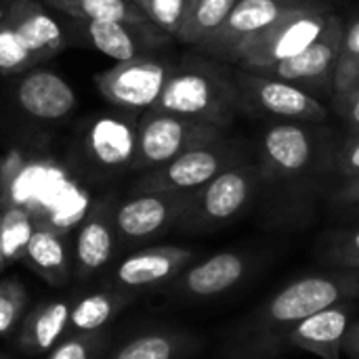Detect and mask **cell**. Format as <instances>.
<instances>
[{
    "label": "cell",
    "mask_w": 359,
    "mask_h": 359,
    "mask_svg": "<svg viewBox=\"0 0 359 359\" xmlns=\"http://www.w3.org/2000/svg\"><path fill=\"white\" fill-rule=\"evenodd\" d=\"M343 32L345 25L343 21L332 15L328 21L326 32L303 53L280 61L271 63L259 69H252L255 74H263L269 78H280L286 82H292L301 88H330L332 90V76L337 61L343 50Z\"/></svg>",
    "instance_id": "2e32d148"
},
{
    "label": "cell",
    "mask_w": 359,
    "mask_h": 359,
    "mask_svg": "<svg viewBox=\"0 0 359 359\" xmlns=\"http://www.w3.org/2000/svg\"><path fill=\"white\" fill-rule=\"evenodd\" d=\"M69 34L74 36L72 42L86 44L111 59L130 61L137 57H149L156 50L170 44L172 36L147 23H118V21H84V19H69L67 25Z\"/></svg>",
    "instance_id": "7c38bea8"
},
{
    "label": "cell",
    "mask_w": 359,
    "mask_h": 359,
    "mask_svg": "<svg viewBox=\"0 0 359 359\" xmlns=\"http://www.w3.org/2000/svg\"><path fill=\"white\" fill-rule=\"evenodd\" d=\"M330 17L332 13L324 2H309L242 44L233 57V65L252 72L271 63L286 61L309 48L326 32Z\"/></svg>",
    "instance_id": "52a82bcc"
},
{
    "label": "cell",
    "mask_w": 359,
    "mask_h": 359,
    "mask_svg": "<svg viewBox=\"0 0 359 359\" xmlns=\"http://www.w3.org/2000/svg\"><path fill=\"white\" fill-rule=\"evenodd\" d=\"M172 69L175 65L166 59L154 55L137 57L118 61L114 67L97 74L95 84L111 105L124 111L143 114L158 103Z\"/></svg>",
    "instance_id": "30bf717a"
},
{
    "label": "cell",
    "mask_w": 359,
    "mask_h": 359,
    "mask_svg": "<svg viewBox=\"0 0 359 359\" xmlns=\"http://www.w3.org/2000/svg\"><path fill=\"white\" fill-rule=\"evenodd\" d=\"M38 61L19 38V34L4 21L0 23V76H17L34 69Z\"/></svg>",
    "instance_id": "f1b7e54d"
},
{
    "label": "cell",
    "mask_w": 359,
    "mask_h": 359,
    "mask_svg": "<svg viewBox=\"0 0 359 359\" xmlns=\"http://www.w3.org/2000/svg\"><path fill=\"white\" fill-rule=\"evenodd\" d=\"M343 353L347 359H359V320H355L345 337L343 343Z\"/></svg>",
    "instance_id": "74e56055"
},
{
    "label": "cell",
    "mask_w": 359,
    "mask_h": 359,
    "mask_svg": "<svg viewBox=\"0 0 359 359\" xmlns=\"http://www.w3.org/2000/svg\"><path fill=\"white\" fill-rule=\"evenodd\" d=\"M341 55L347 57H359V17L353 19L349 25H345L343 32V50Z\"/></svg>",
    "instance_id": "8d00e7d4"
},
{
    "label": "cell",
    "mask_w": 359,
    "mask_h": 359,
    "mask_svg": "<svg viewBox=\"0 0 359 359\" xmlns=\"http://www.w3.org/2000/svg\"><path fill=\"white\" fill-rule=\"evenodd\" d=\"M27 305L25 288L15 280L0 282V337L11 334Z\"/></svg>",
    "instance_id": "1f68e13d"
},
{
    "label": "cell",
    "mask_w": 359,
    "mask_h": 359,
    "mask_svg": "<svg viewBox=\"0 0 359 359\" xmlns=\"http://www.w3.org/2000/svg\"><path fill=\"white\" fill-rule=\"evenodd\" d=\"M198 252L183 246H145L124 257L109 276L111 290L126 294H141L149 290H164L191 263Z\"/></svg>",
    "instance_id": "4fadbf2b"
},
{
    "label": "cell",
    "mask_w": 359,
    "mask_h": 359,
    "mask_svg": "<svg viewBox=\"0 0 359 359\" xmlns=\"http://www.w3.org/2000/svg\"><path fill=\"white\" fill-rule=\"evenodd\" d=\"M139 116L135 111H120L101 114L90 120L82 137V151L95 170L105 175L130 170L137 154Z\"/></svg>",
    "instance_id": "5bb4252c"
},
{
    "label": "cell",
    "mask_w": 359,
    "mask_h": 359,
    "mask_svg": "<svg viewBox=\"0 0 359 359\" xmlns=\"http://www.w3.org/2000/svg\"><path fill=\"white\" fill-rule=\"evenodd\" d=\"M261 187L257 158H248L194 194L191 206L179 229L185 233H215L238 221L255 202Z\"/></svg>",
    "instance_id": "277c9868"
},
{
    "label": "cell",
    "mask_w": 359,
    "mask_h": 359,
    "mask_svg": "<svg viewBox=\"0 0 359 359\" xmlns=\"http://www.w3.org/2000/svg\"><path fill=\"white\" fill-rule=\"evenodd\" d=\"M74 303L69 301H50L38 305L23 322L19 332V347L29 353L38 355L50 351L59 341L69 334V313Z\"/></svg>",
    "instance_id": "44dd1931"
},
{
    "label": "cell",
    "mask_w": 359,
    "mask_h": 359,
    "mask_svg": "<svg viewBox=\"0 0 359 359\" xmlns=\"http://www.w3.org/2000/svg\"><path fill=\"white\" fill-rule=\"evenodd\" d=\"M8 6H11V0H0V23H4V21H6Z\"/></svg>",
    "instance_id": "f35d334b"
},
{
    "label": "cell",
    "mask_w": 359,
    "mask_h": 359,
    "mask_svg": "<svg viewBox=\"0 0 359 359\" xmlns=\"http://www.w3.org/2000/svg\"><path fill=\"white\" fill-rule=\"evenodd\" d=\"M238 0H187L185 17L177 40L198 48L227 19Z\"/></svg>",
    "instance_id": "484cf974"
},
{
    "label": "cell",
    "mask_w": 359,
    "mask_h": 359,
    "mask_svg": "<svg viewBox=\"0 0 359 359\" xmlns=\"http://www.w3.org/2000/svg\"><path fill=\"white\" fill-rule=\"evenodd\" d=\"M107 345L109 339L103 332L67 334L50 349L46 359H101Z\"/></svg>",
    "instance_id": "f546056e"
},
{
    "label": "cell",
    "mask_w": 359,
    "mask_h": 359,
    "mask_svg": "<svg viewBox=\"0 0 359 359\" xmlns=\"http://www.w3.org/2000/svg\"><path fill=\"white\" fill-rule=\"evenodd\" d=\"M359 90V57L341 55L332 76V95Z\"/></svg>",
    "instance_id": "836d02e7"
},
{
    "label": "cell",
    "mask_w": 359,
    "mask_h": 359,
    "mask_svg": "<svg viewBox=\"0 0 359 359\" xmlns=\"http://www.w3.org/2000/svg\"><path fill=\"white\" fill-rule=\"evenodd\" d=\"M313 255L326 269H359V225L326 229L316 240Z\"/></svg>",
    "instance_id": "4316f807"
},
{
    "label": "cell",
    "mask_w": 359,
    "mask_h": 359,
    "mask_svg": "<svg viewBox=\"0 0 359 359\" xmlns=\"http://www.w3.org/2000/svg\"><path fill=\"white\" fill-rule=\"evenodd\" d=\"M311 2H324V0H311Z\"/></svg>",
    "instance_id": "60d3db41"
},
{
    "label": "cell",
    "mask_w": 359,
    "mask_h": 359,
    "mask_svg": "<svg viewBox=\"0 0 359 359\" xmlns=\"http://www.w3.org/2000/svg\"><path fill=\"white\" fill-rule=\"evenodd\" d=\"M246 145L227 135L196 147L172 162L147 170L133 185V191H166V194H196L217 179L227 168L248 160Z\"/></svg>",
    "instance_id": "5b68a950"
},
{
    "label": "cell",
    "mask_w": 359,
    "mask_h": 359,
    "mask_svg": "<svg viewBox=\"0 0 359 359\" xmlns=\"http://www.w3.org/2000/svg\"><path fill=\"white\" fill-rule=\"evenodd\" d=\"M151 109L198 120L221 130H227L244 111L233 74L225 63L204 55H187L175 65Z\"/></svg>",
    "instance_id": "3957f363"
},
{
    "label": "cell",
    "mask_w": 359,
    "mask_h": 359,
    "mask_svg": "<svg viewBox=\"0 0 359 359\" xmlns=\"http://www.w3.org/2000/svg\"><path fill=\"white\" fill-rule=\"evenodd\" d=\"M233 78L240 88L244 114L267 116L273 122H307L324 124L328 118L326 105L309 90L263 74L248 69H236Z\"/></svg>",
    "instance_id": "ba28073f"
},
{
    "label": "cell",
    "mask_w": 359,
    "mask_h": 359,
    "mask_svg": "<svg viewBox=\"0 0 359 359\" xmlns=\"http://www.w3.org/2000/svg\"><path fill=\"white\" fill-rule=\"evenodd\" d=\"M250 267V257L242 252H217L204 261L191 263L170 286L164 288V292L177 301H212L238 288L248 278Z\"/></svg>",
    "instance_id": "9a60e30c"
},
{
    "label": "cell",
    "mask_w": 359,
    "mask_h": 359,
    "mask_svg": "<svg viewBox=\"0 0 359 359\" xmlns=\"http://www.w3.org/2000/svg\"><path fill=\"white\" fill-rule=\"evenodd\" d=\"M6 23L19 34L25 46L32 50L34 59L44 63L67 46L65 29L61 23L48 13L44 2L36 0H11Z\"/></svg>",
    "instance_id": "ffe728a7"
},
{
    "label": "cell",
    "mask_w": 359,
    "mask_h": 359,
    "mask_svg": "<svg viewBox=\"0 0 359 359\" xmlns=\"http://www.w3.org/2000/svg\"><path fill=\"white\" fill-rule=\"evenodd\" d=\"M332 107L337 116L347 124L351 135L359 133V90L332 95Z\"/></svg>",
    "instance_id": "d590c367"
},
{
    "label": "cell",
    "mask_w": 359,
    "mask_h": 359,
    "mask_svg": "<svg viewBox=\"0 0 359 359\" xmlns=\"http://www.w3.org/2000/svg\"><path fill=\"white\" fill-rule=\"evenodd\" d=\"M4 265H6V261H4V252H2V244H0V271L4 269Z\"/></svg>",
    "instance_id": "ab89813d"
},
{
    "label": "cell",
    "mask_w": 359,
    "mask_h": 359,
    "mask_svg": "<svg viewBox=\"0 0 359 359\" xmlns=\"http://www.w3.org/2000/svg\"><path fill=\"white\" fill-rule=\"evenodd\" d=\"M46 6L84 21H118V23H147L149 19L135 0H42Z\"/></svg>",
    "instance_id": "d4e9b609"
},
{
    "label": "cell",
    "mask_w": 359,
    "mask_h": 359,
    "mask_svg": "<svg viewBox=\"0 0 359 359\" xmlns=\"http://www.w3.org/2000/svg\"><path fill=\"white\" fill-rule=\"evenodd\" d=\"M32 233H34V219L25 208H19V206L2 208V212H0V244H2L6 265L23 261Z\"/></svg>",
    "instance_id": "83f0119b"
},
{
    "label": "cell",
    "mask_w": 359,
    "mask_h": 359,
    "mask_svg": "<svg viewBox=\"0 0 359 359\" xmlns=\"http://www.w3.org/2000/svg\"><path fill=\"white\" fill-rule=\"evenodd\" d=\"M114 210L116 206H111L109 202H101L90 208V215L82 221L74 255L76 278L88 280L111 263L118 248Z\"/></svg>",
    "instance_id": "d6986e66"
},
{
    "label": "cell",
    "mask_w": 359,
    "mask_h": 359,
    "mask_svg": "<svg viewBox=\"0 0 359 359\" xmlns=\"http://www.w3.org/2000/svg\"><path fill=\"white\" fill-rule=\"evenodd\" d=\"M204 345L202 337L187 330H156L128 341L107 359H189Z\"/></svg>",
    "instance_id": "7402d4cb"
},
{
    "label": "cell",
    "mask_w": 359,
    "mask_h": 359,
    "mask_svg": "<svg viewBox=\"0 0 359 359\" xmlns=\"http://www.w3.org/2000/svg\"><path fill=\"white\" fill-rule=\"evenodd\" d=\"M359 299V269H326L284 286L223 332L225 359H280L282 339L309 316Z\"/></svg>",
    "instance_id": "7a4b0ae2"
},
{
    "label": "cell",
    "mask_w": 359,
    "mask_h": 359,
    "mask_svg": "<svg viewBox=\"0 0 359 359\" xmlns=\"http://www.w3.org/2000/svg\"><path fill=\"white\" fill-rule=\"evenodd\" d=\"M194 194L133 191L114 210V223L120 248L141 246L179 229L191 206Z\"/></svg>",
    "instance_id": "9c48e42d"
},
{
    "label": "cell",
    "mask_w": 359,
    "mask_h": 359,
    "mask_svg": "<svg viewBox=\"0 0 359 359\" xmlns=\"http://www.w3.org/2000/svg\"><path fill=\"white\" fill-rule=\"evenodd\" d=\"M23 261L53 286H63L69 280V250L65 238L46 225H34Z\"/></svg>",
    "instance_id": "603a6c76"
},
{
    "label": "cell",
    "mask_w": 359,
    "mask_h": 359,
    "mask_svg": "<svg viewBox=\"0 0 359 359\" xmlns=\"http://www.w3.org/2000/svg\"><path fill=\"white\" fill-rule=\"evenodd\" d=\"M76 93L65 78L50 69L34 67L25 72L15 86V103L23 114L36 120H63L76 107Z\"/></svg>",
    "instance_id": "ac0fdd59"
},
{
    "label": "cell",
    "mask_w": 359,
    "mask_h": 359,
    "mask_svg": "<svg viewBox=\"0 0 359 359\" xmlns=\"http://www.w3.org/2000/svg\"><path fill=\"white\" fill-rule=\"evenodd\" d=\"M358 311V301H343L309 316L284 334L282 353L301 349L320 359H341L345 337L355 322Z\"/></svg>",
    "instance_id": "e0dca14e"
},
{
    "label": "cell",
    "mask_w": 359,
    "mask_h": 359,
    "mask_svg": "<svg viewBox=\"0 0 359 359\" xmlns=\"http://www.w3.org/2000/svg\"><path fill=\"white\" fill-rule=\"evenodd\" d=\"M135 299H137L135 294H126V292H118V290H101V292L82 297L72 307L69 334L101 332Z\"/></svg>",
    "instance_id": "cb8c5ba5"
},
{
    "label": "cell",
    "mask_w": 359,
    "mask_h": 359,
    "mask_svg": "<svg viewBox=\"0 0 359 359\" xmlns=\"http://www.w3.org/2000/svg\"><path fill=\"white\" fill-rule=\"evenodd\" d=\"M135 2L154 25L177 38L185 17L187 0H135Z\"/></svg>",
    "instance_id": "4dcf8cb0"
},
{
    "label": "cell",
    "mask_w": 359,
    "mask_h": 359,
    "mask_svg": "<svg viewBox=\"0 0 359 359\" xmlns=\"http://www.w3.org/2000/svg\"><path fill=\"white\" fill-rule=\"evenodd\" d=\"M337 141L322 124L271 122L257 145L259 219L267 229L303 231L318 219Z\"/></svg>",
    "instance_id": "6da1fadb"
},
{
    "label": "cell",
    "mask_w": 359,
    "mask_h": 359,
    "mask_svg": "<svg viewBox=\"0 0 359 359\" xmlns=\"http://www.w3.org/2000/svg\"><path fill=\"white\" fill-rule=\"evenodd\" d=\"M328 204L334 210H351V212H359V177L353 179H345L334 183L328 189L326 196Z\"/></svg>",
    "instance_id": "e575fe53"
},
{
    "label": "cell",
    "mask_w": 359,
    "mask_h": 359,
    "mask_svg": "<svg viewBox=\"0 0 359 359\" xmlns=\"http://www.w3.org/2000/svg\"><path fill=\"white\" fill-rule=\"evenodd\" d=\"M225 133L227 130H221L198 120H189L158 109H147L139 116L137 154L130 170L147 172L160 168L196 147L208 145L225 137Z\"/></svg>",
    "instance_id": "8992f818"
},
{
    "label": "cell",
    "mask_w": 359,
    "mask_h": 359,
    "mask_svg": "<svg viewBox=\"0 0 359 359\" xmlns=\"http://www.w3.org/2000/svg\"><path fill=\"white\" fill-rule=\"evenodd\" d=\"M332 177L337 183L359 177V133L337 141L332 151Z\"/></svg>",
    "instance_id": "d6a6232c"
},
{
    "label": "cell",
    "mask_w": 359,
    "mask_h": 359,
    "mask_svg": "<svg viewBox=\"0 0 359 359\" xmlns=\"http://www.w3.org/2000/svg\"><path fill=\"white\" fill-rule=\"evenodd\" d=\"M309 2L311 0H238L225 23L208 36L198 50L221 63H233L242 44Z\"/></svg>",
    "instance_id": "8fae6325"
},
{
    "label": "cell",
    "mask_w": 359,
    "mask_h": 359,
    "mask_svg": "<svg viewBox=\"0 0 359 359\" xmlns=\"http://www.w3.org/2000/svg\"><path fill=\"white\" fill-rule=\"evenodd\" d=\"M0 359H8V358H4V355H0Z\"/></svg>",
    "instance_id": "b9f144b4"
}]
</instances>
